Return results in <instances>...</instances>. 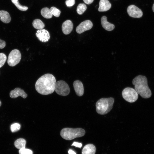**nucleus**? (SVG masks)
<instances>
[{"instance_id":"nucleus-8","label":"nucleus","mask_w":154,"mask_h":154,"mask_svg":"<svg viewBox=\"0 0 154 154\" xmlns=\"http://www.w3.org/2000/svg\"><path fill=\"white\" fill-rule=\"evenodd\" d=\"M127 11L129 15L133 18H140L143 15L142 11L138 7L133 5H131L128 7Z\"/></svg>"},{"instance_id":"nucleus-4","label":"nucleus","mask_w":154,"mask_h":154,"mask_svg":"<svg viewBox=\"0 0 154 154\" xmlns=\"http://www.w3.org/2000/svg\"><path fill=\"white\" fill-rule=\"evenodd\" d=\"M85 133V130L82 128H65L61 130L60 135L64 139L70 140L83 136Z\"/></svg>"},{"instance_id":"nucleus-29","label":"nucleus","mask_w":154,"mask_h":154,"mask_svg":"<svg viewBox=\"0 0 154 154\" xmlns=\"http://www.w3.org/2000/svg\"><path fill=\"white\" fill-rule=\"evenodd\" d=\"M72 146H74L76 147H77L80 148L82 146V144L81 143H79L76 142H74L71 145Z\"/></svg>"},{"instance_id":"nucleus-16","label":"nucleus","mask_w":154,"mask_h":154,"mask_svg":"<svg viewBox=\"0 0 154 154\" xmlns=\"http://www.w3.org/2000/svg\"><path fill=\"white\" fill-rule=\"evenodd\" d=\"M96 148L93 145L89 144L86 145L83 148L82 154H95Z\"/></svg>"},{"instance_id":"nucleus-23","label":"nucleus","mask_w":154,"mask_h":154,"mask_svg":"<svg viewBox=\"0 0 154 154\" xmlns=\"http://www.w3.org/2000/svg\"><path fill=\"white\" fill-rule=\"evenodd\" d=\"M21 127L20 125L18 123H14L11 126L10 129L11 132L13 133L19 130Z\"/></svg>"},{"instance_id":"nucleus-22","label":"nucleus","mask_w":154,"mask_h":154,"mask_svg":"<svg viewBox=\"0 0 154 154\" xmlns=\"http://www.w3.org/2000/svg\"><path fill=\"white\" fill-rule=\"evenodd\" d=\"M11 1L19 10L21 11H25L28 9V8L27 7L22 5L20 4L18 0H11Z\"/></svg>"},{"instance_id":"nucleus-24","label":"nucleus","mask_w":154,"mask_h":154,"mask_svg":"<svg viewBox=\"0 0 154 154\" xmlns=\"http://www.w3.org/2000/svg\"><path fill=\"white\" fill-rule=\"evenodd\" d=\"M50 10L52 15L56 17H58L60 16L61 12L60 11L54 7H51Z\"/></svg>"},{"instance_id":"nucleus-1","label":"nucleus","mask_w":154,"mask_h":154,"mask_svg":"<svg viewBox=\"0 0 154 154\" xmlns=\"http://www.w3.org/2000/svg\"><path fill=\"white\" fill-rule=\"evenodd\" d=\"M56 82V78L53 75L49 73L45 74L36 81L35 84L36 90L42 95L51 94L54 91Z\"/></svg>"},{"instance_id":"nucleus-19","label":"nucleus","mask_w":154,"mask_h":154,"mask_svg":"<svg viewBox=\"0 0 154 154\" xmlns=\"http://www.w3.org/2000/svg\"><path fill=\"white\" fill-rule=\"evenodd\" d=\"M32 24L35 28L38 30L42 29L45 27L44 23L38 19L34 20Z\"/></svg>"},{"instance_id":"nucleus-2","label":"nucleus","mask_w":154,"mask_h":154,"mask_svg":"<svg viewBox=\"0 0 154 154\" xmlns=\"http://www.w3.org/2000/svg\"><path fill=\"white\" fill-rule=\"evenodd\" d=\"M135 90L137 93L144 98L151 97L152 93L147 84V80L146 76L139 75L135 77L132 80Z\"/></svg>"},{"instance_id":"nucleus-32","label":"nucleus","mask_w":154,"mask_h":154,"mask_svg":"<svg viewBox=\"0 0 154 154\" xmlns=\"http://www.w3.org/2000/svg\"><path fill=\"white\" fill-rule=\"evenodd\" d=\"M152 10L154 12V3L153 4V7H152Z\"/></svg>"},{"instance_id":"nucleus-17","label":"nucleus","mask_w":154,"mask_h":154,"mask_svg":"<svg viewBox=\"0 0 154 154\" xmlns=\"http://www.w3.org/2000/svg\"><path fill=\"white\" fill-rule=\"evenodd\" d=\"M0 20L4 23H9L11 21V18L9 13L5 11H0Z\"/></svg>"},{"instance_id":"nucleus-20","label":"nucleus","mask_w":154,"mask_h":154,"mask_svg":"<svg viewBox=\"0 0 154 154\" xmlns=\"http://www.w3.org/2000/svg\"><path fill=\"white\" fill-rule=\"evenodd\" d=\"M41 14L46 19H50L52 16L50 9L47 7L42 8L41 10Z\"/></svg>"},{"instance_id":"nucleus-7","label":"nucleus","mask_w":154,"mask_h":154,"mask_svg":"<svg viewBox=\"0 0 154 154\" xmlns=\"http://www.w3.org/2000/svg\"><path fill=\"white\" fill-rule=\"evenodd\" d=\"M21 58V54L20 51L16 49L12 50L8 57L7 63L11 66H14L18 64Z\"/></svg>"},{"instance_id":"nucleus-26","label":"nucleus","mask_w":154,"mask_h":154,"mask_svg":"<svg viewBox=\"0 0 154 154\" xmlns=\"http://www.w3.org/2000/svg\"><path fill=\"white\" fill-rule=\"evenodd\" d=\"M19 152V154H33V152L31 150L25 148L20 149Z\"/></svg>"},{"instance_id":"nucleus-14","label":"nucleus","mask_w":154,"mask_h":154,"mask_svg":"<svg viewBox=\"0 0 154 154\" xmlns=\"http://www.w3.org/2000/svg\"><path fill=\"white\" fill-rule=\"evenodd\" d=\"M111 7V4L108 0H100L98 11L99 12L106 11Z\"/></svg>"},{"instance_id":"nucleus-11","label":"nucleus","mask_w":154,"mask_h":154,"mask_svg":"<svg viewBox=\"0 0 154 154\" xmlns=\"http://www.w3.org/2000/svg\"><path fill=\"white\" fill-rule=\"evenodd\" d=\"M9 95L11 98H14L19 96L25 98L27 96V94L24 91L19 88H16L11 90L10 93Z\"/></svg>"},{"instance_id":"nucleus-25","label":"nucleus","mask_w":154,"mask_h":154,"mask_svg":"<svg viewBox=\"0 0 154 154\" xmlns=\"http://www.w3.org/2000/svg\"><path fill=\"white\" fill-rule=\"evenodd\" d=\"M7 59L6 55L3 53H0V68L5 64Z\"/></svg>"},{"instance_id":"nucleus-27","label":"nucleus","mask_w":154,"mask_h":154,"mask_svg":"<svg viewBox=\"0 0 154 154\" xmlns=\"http://www.w3.org/2000/svg\"><path fill=\"white\" fill-rule=\"evenodd\" d=\"M75 3V0H66L65 1V3L66 6L68 7L73 6Z\"/></svg>"},{"instance_id":"nucleus-10","label":"nucleus","mask_w":154,"mask_h":154,"mask_svg":"<svg viewBox=\"0 0 154 154\" xmlns=\"http://www.w3.org/2000/svg\"><path fill=\"white\" fill-rule=\"evenodd\" d=\"M36 37L40 41L43 42H48L50 38V33L46 30L41 29L38 30L36 33Z\"/></svg>"},{"instance_id":"nucleus-33","label":"nucleus","mask_w":154,"mask_h":154,"mask_svg":"<svg viewBox=\"0 0 154 154\" xmlns=\"http://www.w3.org/2000/svg\"><path fill=\"white\" fill-rule=\"evenodd\" d=\"M1 102L0 100V107L1 106Z\"/></svg>"},{"instance_id":"nucleus-18","label":"nucleus","mask_w":154,"mask_h":154,"mask_svg":"<svg viewBox=\"0 0 154 154\" xmlns=\"http://www.w3.org/2000/svg\"><path fill=\"white\" fill-rule=\"evenodd\" d=\"M26 144V140L22 138L17 139L14 142L15 147L19 149L25 148Z\"/></svg>"},{"instance_id":"nucleus-31","label":"nucleus","mask_w":154,"mask_h":154,"mask_svg":"<svg viewBox=\"0 0 154 154\" xmlns=\"http://www.w3.org/2000/svg\"><path fill=\"white\" fill-rule=\"evenodd\" d=\"M69 154H76V152L71 149H69L68 151Z\"/></svg>"},{"instance_id":"nucleus-6","label":"nucleus","mask_w":154,"mask_h":154,"mask_svg":"<svg viewBox=\"0 0 154 154\" xmlns=\"http://www.w3.org/2000/svg\"><path fill=\"white\" fill-rule=\"evenodd\" d=\"M54 91L59 95L66 96L69 94L70 88L68 84L65 82L60 80L56 82Z\"/></svg>"},{"instance_id":"nucleus-28","label":"nucleus","mask_w":154,"mask_h":154,"mask_svg":"<svg viewBox=\"0 0 154 154\" xmlns=\"http://www.w3.org/2000/svg\"><path fill=\"white\" fill-rule=\"evenodd\" d=\"M6 45V43L5 41L0 39V49H2L4 48Z\"/></svg>"},{"instance_id":"nucleus-3","label":"nucleus","mask_w":154,"mask_h":154,"mask_svg":"<svg viewBox=\"0 0 154 154\" xmlns=\"http://www.w3.org/2000/svg\"><path fill=\"white\" fill-rule=\"evenodd\" d=\"M114 102V98L112 97L100 99L96 104L97 113L103 115L107 114L112 109Z\"/></svg>"},{"instance_id":"nucleus-30","label":"nucleus","mask_w":154,"mask_h":154,"mask_svg":"<svg viewBox=\"0 0 154 154\" xmlns=\"http://www.w3.org/2000/svg\"><path fill=\"white\" fill-rule=\"evenodd\" d=\"M83 1L86 4L89 5L92 3L94 0H83Z\"/></svg>"},{"instance_id":"nucleus-9","label":"nucleus","mask_w":154,"mask_h":154,"mask_svg":"<svg viewBox=\"0 0 154 154\" xmlns=\"http://www.w3.org/2000/svg\"><path fill=\"white\" fill-rule=\"evenodd\" d=\"M93 27L92 22L89 20H86L81 22L76 28V31L78 34L91 29Z\"/></svg>"},{"instance_id":"nucleus-12","label":"nucleus","mask_w":154,"mask_h":154,"mask_svg":"<svg viewBox=\"0 0 154 154\" xmlns=\"http://www.w3.org/2000/svg\"><path fill=\"white\" fill-rule=\"evenodd\" d=\"M73 27V23L70 20H67L63 23L62 26V31L65 35L69 34L72 31Z\"/></svg>"},{"instance_id":"nucleus-5","label":"nucleus","mask_w":154,"mask_h":154,"mask_svg":"<svg viewBox=\"0 0 154 154\" xmlns=\"http://www.w3.org/2000/svg\"><path fill=\"white\" fill-rule=\"evenodd\" d=\"M122 96L126 101L133 103L136 101L138 98V94L135 90L130 87L124 88L122 92Z\"/></svg>"},{"instance_id":"nucleus-21","label":"nucleus","mask_w":154,"mask_h":154,"mask_svg":"<svg viewBox=\"0 0 154 154\" xmlns=\"http://www.w3.org/2000/svg\"><path fill=\"white\" fill-rule=\"evenodd\" d=\"M86 5L84 3H80L77 6L76 11L79 15H82L86 10Z\"/></svg>"},{"instance_id":"nucleus-13","label":"nucleus","mask_w":154,"mask_h":154,"mask_svg":"<svg viewBox=\"0 0 154 154\" xmlns=\"http://www.w3.org/2000/svg\"><path fill=\"white\" fill-rule=\"evenodd\" d=\"M73 86L76 94L79 96H82L84 93V88L82 83L77 80L74 82Z\"/></svg>"},{"instance_id":"nucleus-15","label":"nucleus","mask_w":154,"mask_h":154,"mask_svg":"<svg viewBox=\"0 0 154 154\" xmlns=\"http://www.w3.org/2000/svg\"><path fill=\"white\" fill-rule=\"evenodd\" d=\"M101 21L102 26L105 30L108 31H111L114 29V25L107 21V18L106 16H102Z\"/></svg>"}]
</instances>
